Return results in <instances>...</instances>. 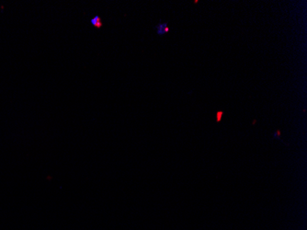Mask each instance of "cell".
<instances>
[{
    "label": "cell",
    "mask_w": 307,
    "mask_h": 230,
    "mask_svg": "<svg viewBox=\"0 0 307 230\" xmlns=\"http://www.w3.org/2000/svg\"><path fill=\"white\" fill-rule=\"evenodd\" d=\"M156 33L158 35H164L166 33H167L169 32V27H168V23L167 22H160L158 25H156Z\"/></svg>",
    "instance_id": "cell-1"
},
{
    "label": "cell",
    "mask_w": 307,
    "mask_h": 230,
    "mask_svg": "<svg viewBox=\"0 0 307 230\" xmlns=\"http://www.w3.org/2000/svg\"><path fill=\"white\" fill-rule=\"evenodd\" d=\"M90 23L97 29H101L102 26H103V22L101 20V18L99 16H95L93 17L91 19H90Z\"/></svg>",
    "instance_id": "cell-2"
},
{
    "label": "cell",
    "mask_w": 307,
    "mask_h": 230,
    "mask_svg": "<svg viewBox=\"0 0 307 230\" xmlns=\"http://www.w3.org/2000/svg\"><path fill=\"white\" fill-rule=\"evenodd\" d=\"M224 112L223 111H218L216 113H215V120H216V122H220L223 119V116H224Z\"/></svg>",
    "instance_id": "cell-3"
},
{
    "label": "cell",
    "mask_w": 307,
    "mask_h": 230,
    "mask_svg": "<svg viewBox=\"0 0 307 230\" xmlns=\"http://www.w3.org/2000/svg\"><path fill=\"white\" fill-rule=\"evenodd\" d=\"M280 133H281L280 130H278V131H276L274 133H273V138H278V139H280ZM280 141L283 143V141H282L281 139H280Z\"/></svg>",
    "instance_id": "cell-4"
}]
</instances>
